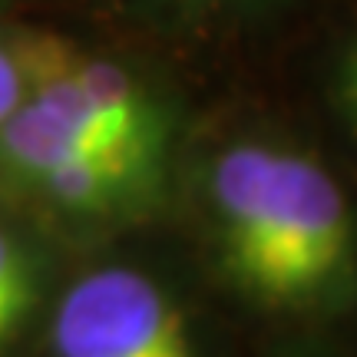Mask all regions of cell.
Returning <instances> with one entry per match:
<instances>
[{"label":"cell","mask_w":357,"mask_h":357,"mask_svg":"<svg viewBox=\"0 0 357 357\" xmlns=\"http://www.w3.org/2000/svg\"><path fill=\"white\" fill-rule=\"evenodd\" d=\"M205 199L225 275L258 305L307 311L354 275V208L318 159L238 142L212 159Z\"/></svg>","instance_id":"1"},{"label":"cell","mask_w":357,"mask_h":357,"mask_svg":"<svg viewBox=\"0 0 357 357\" xmlns=\"http://www.w3.org/2000/svg\"><path fill=\"white\" fill-rule=\"evenodd\" d=\"M56 357H202L185 311L146 271L96 268L53 311Z\"/></svg>","instance_id":"2"},{"label":"cell","mask_w":357,"mask_h":357,"mask_svg":"<svg viewBox=\"0 0 357 357\" xmlns=\"http://www.w3.org/2000/svg\"><path fill=\"white\" fill-rule=\"evenodd\" d=\"M40 294L37 265L24 245L0 229V344H7L24 328Z\"/></svg>","instance_id":"3"},{"label":"cell","mask_w":357,"mask_h":357,"mask_svg":"<svg viewBox=\"0 0 357 357\" xmlns=\"http://www.w3.org/2000/svg\"><path fill=\"white\" fill-rule=\"evenodd\" d=\"M24 93H26V77L24 66H20V56H17L13 47L0 43V119L24 100Z\"/></svg>","instance_id":"4"},{"label":"cell","mask_w":357,"mask_h":357,"mask_svg":"<svg viewBox=\"0 0 357 357\" xmlns=\"http://www.w3.org/2000/svg\"><path fill=\"white\" fill-rule=\"evenodd\" d=\"M337 96L351 113V119H357V43L344 53V60L337 66Z\"/></svg>","instance_id":"5"},{"label":"cell","mask_w":357,"mask_h":357,"mask_svg":"<svg viewBox=\"0 0 357 357\" xmlns=\"http://www.w3.org/2000/svg\"><path fill=\"white\" fill-rule=\"evenodd\" d=\"M185 3H192V7H202V3H225V0H185Z\"/></svg>","instance_id":"6"}]
</instances>
